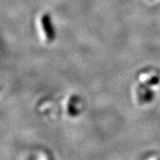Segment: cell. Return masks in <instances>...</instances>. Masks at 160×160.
<instances>
[{
    "mask_svg": "<svg viewBox=\"0 0 160 160\" xmlns=\"http://www.w3.org/2000/svg\"><path fill=\"white\" fill-rule=\"evenodd\" d=\"M42 27L44 29V31L47 34V37L48 38V40L52 41L55 38V34H54V30L51 24L50 17L48 14L43 15L42 18Z\"/></svg>",
    "mask_w": 160,
    "mask_h": 160,
    "instance_id": "1",
    "label": "cell"
}]
</instances>
